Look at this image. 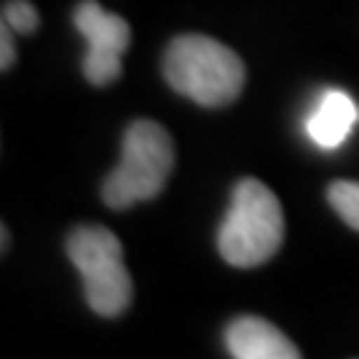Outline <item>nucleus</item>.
<instances>
[{"instance_id": "f257e3e1", "label": "nucleus", "mask_w": 359, "mask_h": 359, "mask_svg": "<svg viewBox=\"0 0 359 359\" xmlns=\"http://www.w3.org/2000/svg\"><path fill=\"white\" fill-rule=\"evenodd\" d=\"M168 86L200 107L218 109L245 88V65L229 46L208 35H179L163 56Z\"/></svg>"}, {"instance_id": "f03ea898", "label": "nucleus", "mask_w": 359, "mask_h": 359, "mask_svg": "<svg viewBox=\"0 0 359 359\" xmlns=\"http://www.w3.org/2000/svg\"><path fill=\"white\" fill-rule=\"evenodd\" d=\"M285 240V216L277 194L258 179H240L218 229V253L237 266L250 269L266 264Z\"/></svg>"}, {"instance_id": "7ed1b4c3", "label": "nucleus", "mask_w": 359, "mask_h": 359, "mask_svg": "<svg viewBox=\"0 0 359 359\" xmlns=\"http://www.w3.org/2000/svg\"><path fill=\"white\" fill-rule=\"evenodd\" d=\"M173 139L154 120H133L123 133V157L120 165L104 179L102 200L112 210L154 200L165 189L173 170Z\"/></svg>"}, {"instance_id": "20e7f679", "label": "nucleus", "mask_w": 359, "mask_h": 359, "mask_svg": "<svg viewBox=\"0 0 359 359\" xmlns=\"http://www.w3.org/2000/svg\"><path fill=\"white\" fill-rule=\"evenodd\" d=\"M67 256L83 277V293L99 317H120L133 301V280L123 264V243L104 226H77Z\"/></svg>"}, {"instance_id": "39448f33", "label": "nucleus", "mask_w": 359, "mask_h": 359, "mask_svg": "<svg viewBox=\"0 0 359 359\" xmlns=\"http://www.w3.org/2000/svg\"><path fill=\"white\" fill-rule=\"evenodd\" d=\"M72 22L80 35L88 40V51L83 56V72L86 80L96 88L112 86L123 75L120 56L130 46V27L123 16L107 13L96 0L77 3Z\"/></svg>"}, {"instance_id": "423d86ee", "label": "nucleus", "mask_w": 359, "mask_h": 359, "mask_svg": "<svg viewBox=\"0 0 359 359\" xmlns=\"http://www.w3.org/2000/svg\"><path fill=\"white\" fill-rule=\"evenodd\" d=\"M226 348L237 359H298L301 351L287 335L261 317H237L226 325Z\"/></svg>"}, {"instance_id": "0eeeda50", "label": "nucleus", "mask_w": 359, "mask_h": 359, "mask_svg": "<svg viewBox=\"0 0 359 359\" xmlns=\"http://www.w3.org/2000/svg\"><path fill=\"white\" fill-rule=\"evenodd\" d=\"M359 120V109L354 99L346 96L344 90H327L317 112L309 117L306 130L311 142L320 144L322 149H335L338 144L348 136Z\"/></svg>"}, {"instance_id": "6e6552de", "label": "nucleus", "mask_w": 359, "mask_h": 359, "mask_svg": "<svg viewBox=\"0 0 359 359\" xmlns=\"http://www.w3.org/2000/svg\"><path fill=\"white\" fill-rule=\"evenodd\" d=\"M327 200L335 213L344 218L351 229L359 231V181H333L327 187Z\"/></svg>"}, {"instance_id": "1a4fd4ad", "label": "nucleus", "mask_w": 359, "mask_h": 359, "mask_svg": "<svg viewBox=\"0 0 359 359\" xmlns=\"http://www.w3.org/2000/svg\"><path fill=\"white\" fill-rule=\"evenodd\" d=\"M3 25H8L13 32L32 35L40 27L38 8H35L29 0H8V3L3 6Z\"/></svg>"}, {"instance_id": "9d476101", "label": "nucleus", "mask_w": 359, "mask_h": 359, "mask_svg": "<svg viewBox=\"0 0 359 359\" xmlns=\"http://www.w3.org/2000/svg\"><path fill=\"white\" fill-rule=\"evenodd\" d=\"M11 32V27L3 25V32H0V67L3 69H11L13 62H16V46H13Z\"/></svg>"}, {"instance_id": "9b49d317", "label": "nucleus", "mask_w": 359, "mask_h": 359, "mask_svg": "<svg viewBox=\"0 0 359 359\" xmlns=\"http://www.w3.org/2000/svg\"><path fill=\"white\" fill-rule=\"evenodd\" d=\"M6 250H8V229L3 226V253H6Z\"/></svg>"}]
</instances>
